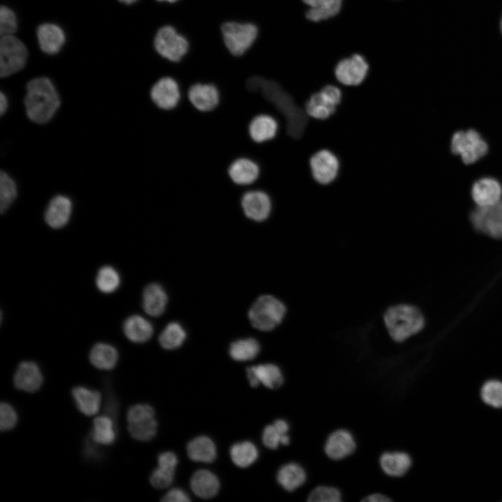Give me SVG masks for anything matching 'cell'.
Instances as JSON below:
<instances>
[{"mask_svg":"<svg viewBox=\"0 0 502 502\" xmlns=\"http://www.w3.org/2000/svg\"><path fill=\"white\" fill-rule=\"evenodd\" d=\"M174 477V472L158 466L151 474L150 482L157 489H164L172 483Z\"/></svg>","mask_w":502,"mask_h":502,"instance_id":"cell-44","label":"cell"},{"mask_svg":"<svg viewBox=\"0 0 502 502\" xmlns=\"http://www.w3.org/2000/svg\"><path fill=\"white\" fill-rule=\"evenodd\" d=\"M17 185L13 179L5 172L0 174V211L5 212L17 197Z\"/></svg>","mask_w":502,"mask_h":502,"instance_id":"cell-38","label":"cell"},{"mask_svg":"<svg viewBox=\"0 0 502 502\" xmlns=\"http://www.w3.org/2000/svg\"><path fill=\"white\" fill-rule=\"evenodd\" d=\"M500 28H501V33H502V16H501V22H500Z\"/></svg>","mask_w":502,"mask_h":502,"instance_id":"cell-52","label":"cell"},{"mask_svg":"<svg viewBox=\"0 0 502 502\" xmlns=\"http://www.w3.org/2000/svg\"><path fill=\"white\" fill-rule=\"evenodd\" d=\"M451 149L468 165L478 160L488 150L485 142L474 130L455 132L452 138Z\"/></svg>","mask_w":502,"mask_h":502,"instance_id":"cell-9","label":"cell"},{"mask_svg":"<svg viewBox=\"0 0 502 502\" xmlns=\"http://www.w3.org/2000/svg\"><path fill=\"white\" fill-rule=\"evenodd\" d=\"M228 174L236 185L250 186L258 179L260 167L254 160L247 157H240L230 164Z\"/></svg>","mask_w":502,"mask_h":502,"instance_id":"cell-19","label":"cell"},{"mask_svg":"<svg viewBox=\"0 0 502 502\" xmlns=\"http://www.w3.org/2000/svg\"><path fill=\"white\" fill-rule=\"evenodd\" d=\"M28 52L24 44L13 35L1 36L0 40V75L10 76L25 66Z\"/></svg>","mask_w":502,"mask_h":502,"instance_id":"cell-7","label":"cell"},{"mask_svg":"<svg viewBox=\"0 0 502 502\" xmlns=\"http://www.w3.org/2000/svg\"><path fill=\"white\" fill-rule=\"evenodd\" d=\"M121 278L118 271L111 266L101 267L96 277L98 289L102 293L111 294L120 285Z\"/></svg>","mask_w":502,"mask_h":502,"instance_id":"cell-37","label":"cell"},{"mask_svg":"<svg viewBox=\"0 0 502 502\" xmlns=\"http://www.w3.org/2000/svg\"><path fill=\"white\" fill-rule=\"evenodd\" d=\"M379 466L383 472L392 478L404 476L412 465L411 456L404 451H386L379 457Z\"/></svg>","mask_w":502,"mask_h":502,"instance_id":"cell-20","label":"cell"},{"mask_svg":"<svg viewBox=\"0 0 502 502\" xmlns=\"http://www.w3.org/2000/svg\"><path fill=\"white\" fill-rule=\"evenodd\" d=\"M168 298L165 290L158 283H151L144 289L142 307L151 317H159L165 310Z\"/></svg>","mask_w":502,"mask_h":502,"instance_id":"cell-24","label":"cell"},{"mask_svg":"<svg viewBox=\"0 0 502 502\" xmlns=\"http://www.w3.org/2000/svg\"><path fill=\"white\" fill-rule=\"evenodd\" d=\"M115 424L109 416H100L93 421L91 439L97 443L104 446L112 445L116 439Z\"/></svg>","mask_w":502,"mask_h":502,"instance_id":"cell-32","label":"cell"},{"mask_svg":"<svg viewBox=\"0 0 502 502\" xmlns=\"http://www.w3.org/2000/svg\"><path fill=\"white\" fill-rule=\"evenodd\" d=\"M17 27V17L8 7L1 6L0 8L1 36L13 35Z\"/></svg>","mask_w":502,"mask_h":502,"instance_id":"cell-42","label":"cell"},{"mask_svg":"<svg viewBox=\"0 0 502 502\" xmlns=\"http://www.w3.org/2000/svg\"><path fill=\"white\" fill-rule=\"evenodd\" d=\"M190 487L197 496L202 499H211L218 494L220 482L213 473L206 469H200L192 476Z\"/></svg>","mask_w":502,"mask_h":502,"instance_id":"cell-25","label":"cell"},{"mask_svg":"<svg viewBox=\"0 0 502 502\" xmlns=\"http://www.w3.org/2000/svg\"><path fill=\"white\" fill-rule=\"evenodd\" d=\"M476 229L493 238H502V200L488 206H478L471 215Z\"/></svg>","mask_w":502,"mask_h":502,"instance_id":"cell-13","label":"cell"},{"mask_svg":"<svg viewBox=\"0 0 502 502\" xmlns=\"http://www.w3.org/2000/svg\"><path fill=\"white\" fill-rule=\"evenodd\" d=\"M260 351L258 341L254 338L240 339L233 342L229 347V353L236 361H246L254 358Z\"/></svg>","mask_w":502,"mask_h":502,"instance_id":"cell-34","label":"cell"},{"mask_svg":"<svg viewBox=\"0 0 502 502\" xmlns=\"http://www.w3.org/2000/svg\"><path fill=\"white\" fill-rule=\"evenodd\" d=\"M26 89L24 102L28 118L37 123L49 121L61 104L53 83L47 77H36L27 83Z\"/></svg>","mask_w":502,"mask_h":502,"instance_id":"cell-1","label":"cell"},{"mask_svg":"<svg viewBox=\"0 0 502 502\" xmlns=\"http://www.w3.org/2000/svg\"><path fill=\"white\" fill-rule=\"evenodd\" d=\"M222 43L234 57L245 56L254 47L260 33L259 26L251 21L230 20L220 26Z\"/></svg>","mask_w":502,"mask_h":502,"instance_id":"cell-3","label":"cell"},{"mask_svg":"<svg viewBox=\"0 0 502 502\" xmlns=\"http://www.w3.org/2000/svg\"><path fill=\"white\" fill-rule=\"evenodd\" d=\"M13 383L20 390L34 393L40 389L43 383V376L37 363L22 361L14 374Z\"/></svg>","mask_w":502,"mask_h":502,"instance_id":"cell-17","label":"cell"},{"mask_svg":"<svg viewBox=\"0 0 502 502\" xmlns=\"http://www.w3.org/2000/svg\"><path fill=\"white\" fill-rule=\"evenodd\" d=\"M186 338V333L178 322L169 323L159 335L160 346L167 350L181 347Z\"/></svg>","mask_w":502,"mask_h":502,"instance_id":"cell-36","label":"cell"},{"mask_svg":"<svg viewBox=\"0 0 502 502\" xmlns=\"http://www.w3.org/2000/svg\"><path fill=\"white\" fill-rule=\"evenodd\" d=\"M17 413L14 407L8 402L0 406V429L1 431L12 429L17 423Z\"/></svg>","mask_w":502,"mask_h":502,"instance_id":"cell-43","label":"cell"},{"mask_svg":"<svg viewBox=\"0 0 502 502\" xmlns=\"http://www.w3.org/2000/svg\"><path fill=\"white\" fill-rule=\"evenodd\" d=\"M145 417H155L153 407L146 404H137L130 406L126 413L127 422Z\"/></svg>","mask_w":502,"mask_h":502,"instance_id":"cell-45","label":"cell"},{"mask_svg":"<svg viewBox=\"0 0 502 502\" xmlns=\"http://www.w3.org/2000/svg\"><path fill=\"white\" fill-rule=\"evenodd\" d=\"M480 396L482 401L494 408L502 407V381L497 379L487 381L482 386Z\"/></svg>","mask_w":502,"mask_h":502,"instance_id":"cell-39","label":"cell"},{"mask_svg":"<svg viewBox=\"0 0 502 502\" xmlns=\"http://www.w3.org/2000/svg\"><path fill=\"white\" fill-rule=\"evenodd\" d=\"M160 3H167L169 4H174L179 2L181 0H155Z\"/></svg>","mask_w":502,"mask_h":502,"instance_id":"cell-50","label":"cell"},{"mask_svg":"<svg viewBox=\"0 0 502 502\" xmlns=\"http://www.w3.org/2000/svg\"><path fill=\"white\" fill-rule=\"evenodd\" d=\"M392 499L387 495L381 493H372L367 495L362 499L364 502H388Z\"/></svg>","mask_w":502,"mask_h":502,"instance_id":"cell-48","label":"cell"},{"mask_svg":"<svg viewBox=\"0 0 502 502\" xmlns=\"http://www.w3.org/2000/svg\"><path fill=\"white\" fill-rule=\"evenodd\" d=\"M307 496V501L311 502H340L342 497L337 488L329 485L314 487Z\"/></svg>","mask_w":502,"mask_h":502,"instance_id":"cell-41","label":"cell"},{"mask_svg":"<svg viewBox=\"0 0 502 502\" xmlns=\"http://www.w3.org/2000/svg\"><path fill=\"white\" fill-rule=\"evenodd\" d=\"M262 441L266 447L271 450L277 449L280 445L287 446L290 443V437L273 423L267 425L263 430Z\"/></svg>","mask_w":502,"mask_h":502,"instance_id":"cell-40","label":"cell"},{"mask_svg":"<svg viewBox=\"0 0 502 502\" xmlns=\"http://www.w3.org/2000/svg\"><path fill=\"white\" fill-rule=\"evenodd\" d=\"M247 376L252 387H257L259 383L270 389L280 387L284 382V376L280 367L275 364L267 363L254 365L246 370Z\"/></svg>","mask_w":502,"mask_h":502,"instance_id":"cell-16","label":"cell"},{"mask_svg":"<svg viewBox=\"0 0 502 502\" xmlns=\"http://www.w3.org/2000/svg\"><path fill=\"white\" fill-rule=\"evenodd\" d=\"M280 130V123L273 116L259 114L254 116L248 126V132L253 142L263 144L275 139Z\"/></svg>","mask_w":502,"mask_h":502,"instance_id":"cell-18","label":"cell"},{"mask_svg":"<svg viewBox=\"0 0 502 502\" xmlns=\"http://www.w3.org/2000/svg\"><path fill=\"white\" fill-rule=\"evenodd\" d=\"M158 466L174 472L178 464L176 455L170 451L160 453L158 457Z\"/></svg>","mask_w":502,"mask_h":502,"instance_id":"cell-46","label":"cell"},{"mask_svg":"<svg viewBox=\"0 0 502 502\" xmlns=\"http://www.w3.org/2000/svg\"><path fill=\"white\" fill-rule=\"evenodd\" d=\"M502 189L499 183L491 178L476 181L471 190V195L478 206H488L501 200Z\"/></svg>","mask_w":502,"mask_h":502,"instance_id":"cell-22","label":"cell"},{"mask_svg":"<svg viewBox=\"0 0 502 502\" xmlns=\"http://www.w3.org/2000/svg\"><path fill=\"white\" fill-rule=\"evenodd\" d=\"M258 450L250 441L234 444L230 448V457L233 463L238 467L246 468L252 464L258 457Z\"/></svg>","mask_w":502,"mask_h":502,"instance_id":"cell-33","label":"cell"},{"mask_svg":"<svg viewBox=\"0 0 502 502\" xmlns=\"http://www.w3.org/2000/svg\"><path fill=\"white\" fill-rule=\"evenodd\" d=\"M123 330L126 337L135 343H144L148 341L153 333L150 321L143 317L134 314L128 317L123 322Z\"/></svg>","mask_w":502,"mask_h":502,"instance_id":"cell-29","label":"cell"},{"mask_svg":"<svg viewBox=\"0 0 502 502\" xmlns=\"http://www.w3.org/2000/svg\"><path fill=\"white\" fill-rule=\"evenodd\" d=\"M343 0H302L310 8L306 18L314 22L326 20L336 16L341 10Z\"/></svg>","mask_w":502,"mask_h":502,"instance_id":"cell-28","label":"cell"},{"mask_svg":"<svg viewBox=\"0 0 502 502\" xmlns=\"http://www.w3.org/2000/svg\"><path fill=\"white\" fill-rule=\"evenodd\" d=\"M153 47L155 52L168 62L178 63L189 54L191 44L176 26L165 24L157 30L153 38Z\"/></svg>","mask_w":502,"mask_h":502,"instance_id":"cell-4","label":"cell"},{"mask_svg":"<svg viewBox=\"0 0 502 502\" xmlns=\"http://www.w3.org/2000/svg\"><path fill=\"white\" fill-rule=\"evenodd\" d=\"M163 502H188V494L181 489L174 488L167 492L161 499Z\"/></svg>","mask_w":502,"mask_h":502,"instance_id":"cell-47","label":"cell"},{"mask_svg":"<svg viewBox=\"0 0 502 502\" xmlns=\"http://www.w3.org/2000/svg\"><path fill=\"white\" fill-rule=\"evenodd\" d=\"M187 453L194 462L211 463L216 458V447L214 442L206 436H199L187 445Z\"/></svg>","mask_w":502,"mask_h":502,"instance_id":"cell-30","label":"cell"},{"mask_svg":"<svg viewBox=\"0 0 502 502\" xmlns=\"http://www.w3.org/2000/svg\"><path fill=\"white\" fill-rule=\"evenodd\" d=\"M8 107V100L6 95L3 93L0 94V114L3 115L6 111Z\"/></svg>","mask_w":502,"mask_h":502,"instance_id":"cell-49","label":"cell"},{"mask_svg":"<svg viewBox=\"0 0 502 502\" xmlns=\"http://www.w3.org/2000/svg\"><path fill=\"white\" fill-rule=\"evenodd\" d=\"M386 328L393 340L402 342L420 332L425 325L421 311L409 304L388 307L383 317Z\"/></svg>","mask_w":502,"mask_h":502,"instance_id":"cell-2","label":"cell"},{"mask_svg":"<svg viewBox=\"0 0 502 502\" xmlns=\"http://www.w3.org/2000/svg\"><path fill=\"white\" fill-rule=\"evenodd\" d=\"M71 392L75 404L82 413L91 416L99 411L101 404L99 391L78 386L74 387Z\"/></svg>","mask_w":502,"mask_h":502,"instance_id":"cell-27","label":"cell"},{"mask_svg":"<svg viewBox=\"0 0 502 502\" xmlns=\"http://www.w3.org/2000/svg\"><path fill=\"white\" fill-rule=\"evenodd\" d=\"M158 423L155 417L142 418L128 423L130 436L141 441H151L156 434Z\"/></svg>","mask_w":502,"mask_h":502,"instance_id":"cell-35","label":"cell"},{"mask_svg":"<svg viewBox=\"0 0 502 502\" xmlns=\"http://www.w3.org/2000/svg\"><path fill=\"white\" fill-rule=\"evenodd\" d=\"M241 206L245 217L256 223L266 221L273 211L270 195L262 190L249 187L241 197Z\"/></svg>","mask_w":502,"mask_h":502,"instance_id":"cell-11","label":"cell"},{"mask_svg":"<svg viewBox=\"0 0 502 502\" xmlns=\"http://www.w3.org/2000/svg\"><path fill=\"white\" fill-rule=\"evenodd\" d=\"M342 97L340 86L328 83L309 97L304 105L305 111L311 119L326 120L335 114Z\"/></svg>","mask_w":502,"mask_h":502,"instance_id":"cell-6","label":"cell"},{"mask_svg":"<svg viewBox=\"0 0 502 502\" xmlns=\"http://www.w3.org/2000/svg\"><path fill=\"white\" fill-rule=\"evenodd\" d=\"M309 165L313 179L323 185L333 183L338 176L340 170L339 158L327 149L315 152L310 157Z\"/></svg>","mask_w":502,"mask_h":502,"instance_id":"cell-12","label":"cell"},{"mask_svg":"<svg viewBox=\"0 0 502 502\" xmlns=\"http://www.w3.org/2000/svg\"><path fill=\"white\" fill-rule=\"evenodd\" d=\"M276 479L284 489L293 492L305 483L307 473L301 464L296 462H289L279 469Z\"/></svg>","mask_w":502,"mask_h":502,"instance_id":"cell-26","label":"cell"},{"mask_svg":"<svg viewBox=\"0 0 502 502\" xmlns=\"http://www.w3.org/2000/svg\"><path fill=\"white\" fill-rule=\"evenodd\" d=\"M187 97L191 105L201 112L214 110L220 101L218 87L211 82H198L192 84L187 91Z\"/></svg>","mask_w":502,"mask_h":502,"instance_id":"cell-14","label":"cell"},{"mask_svg":"<svg viewBox=\"0 0 502 502\" xmlns=\"http://www.w3.org/2000/svg\"><path fill=\"white\" fill-rule=\"evenodd\" d=\"M121 2L125 3L126 4H132L135 2H136L137 0H119Z\"/></svg>","mask_w":502,"mask_h":502,"instance_id":"cell-51","label":"cell"},{"mask_svg":"<svg viewBox=\"0 0 502 502\" xmlns=\"http://www.w3.org/2000/svg\"><path fill=\"white\" fill-rule=\"evenodd\" d=\"M284 304L271 295L260 296L248 311L249 320L255 328L270 331L276 328L286 314Z\"/></svg>","mask_w":502,"mask_h":502,"instance_id":"cell-5","label":"cell"},{"mask_svg":"<svg viewBox=\"0 0 502 502\" xmlns=\"http://www.w3.org/2000/svg\"><path fill=\"white\" fill-rule=\"evenodd\" d=\"M36 35L41 50L48 54L57 53L66 39L61 28L51 23L40 25L37 29Z\"/></svg>","mask_w":502,"mask_h":502,"instance_id":"cell-23","label":"cell"},{"mask_svg":"<svg viewBox=\"0 0 502 502\" xmlns=\"http://www.w3.org/2000/svg\"><path fill=\"white\" fill-rule=\"evenodd\" d=\"M149 96L158 109L170 111L178 105L182 98V91L176 78L165 75L158 78L151 85Z\"/></svg>","mask_w":502,"mask_h":502,"instance_id":"cell-10","label":"cell"},{"mask_svg":"<svg viewBox=\"0 0 502 502\" xmlns=\"http://www.w3.org/2000/svg\"><path fill=\"white\" fill-rule=\"evenodd\" d=\"M356 449V439L346 429L332 432L326 439L324 452L330 459L340 461L351 455Z\"/></svg>","mask_w":502,"mask_h":502,"instance_id":"cell-15","label":"cell"},{"mask_svg":"<svg viewBox=\"0 0 502 502\" xmlns=\"http://www.w3.org/2000/svg\"><path fill=\"white\" fill-rule=\"evenodd\" d=\"M72 203L67 197L57 195L50 201L45 213V220L52 228L65 226L71 215Z\"/></svg>","mask_w":502,"mask_h":502,"instance_id":"cell-21","label":"cell"},{"mask_svg":"<svg viewBox=\"0 0 502 502\" xmlns=\"http://www.w3.org/2000/svg\"><path fill=\"white\" fill-rule=\"evenodd\" d=\"M119 354L116 349L107 343L99 342L91 349L89 360L96 368L102 370H112L116 365Z\"/></svg>","mask_w":502,"mask_h":502,"instance_id":"cell-31","label":"cell"},{"mask_svg":"<svg viewBox=\"0 0 502 502\" xmlns=\"http://www.w3.org/2000/svg\"><path fill=\"white\" fill-rule=\"evenodd\" d=\"M370 66L365 58L359 54L340 60L334 69L336 80L347 87L362 85L367 78Z\"/></svg>","mask_w":502,"mask_h":502,"instance_id":"cell-8","label":"cell"}]
</instances>
